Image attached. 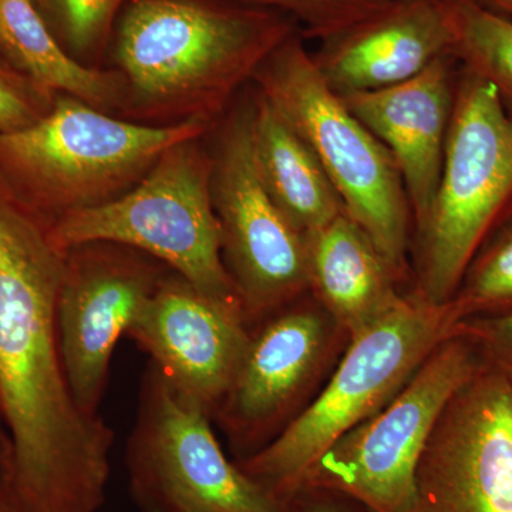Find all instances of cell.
I'll list each match as a JSON object with an SVG mask.
<instances>
[{
    "label": "cell",
    "mask_w": 512,
    "mask_h": 512,
    "mask_svg": "<svg viewBox=\"0 0 512 512\" xmlns=\"http://www.w3.org/2000/svg\"><path fill=\"white\" fill-rule=\"evenodd\" d=\"M66 252L0 181V424L23 512H97L113 433L67 383L57 298Z\"/></svg>",
    "instance_id": "6da1fadb"
},
{
    "label": "cell",
    "mask_w": 512,
    "mask_h": 512,
    "mask_svg": "<svg viewBox=\"0 0 512 512\" xmlns=\"http://www.w3.org/2000/svg\"><path fill=\"white\" fill-rule=\"evenodd\" d=\"M298 32L284 13L234 0H130L114 46L127 86L121 113L153 126L218 124L262 63Z\"/></svg>",
    "instance_id": "7a4b0ae2"
},
{
    "label": "cell",
    "mask_w": 512,
    "mask_h": 512,
    "mask_svg": "<svg viewBox=\"0 0 512 512\" xmlns=\"http://www.w3.org/2000/svg\"><path fill=\"white\" fill-rule=\"evenodd\" d=\"M212 127L197 119L168 126L137 123L57 94L43 119L0 133V181L52 227L74 211L120 197L165 150L202 138Z\"/></svg>",
    "instance_id": "3957f363"
},
{
    "label": "cell",
    "mask_w": 512,
    "mask_h": 512,
    "mask_svg": "<svg viewBox=\"0 0 512 512\" xmlns=\"http://www.w3.org/2000/svg\"><path fill=\"white\" fill-rule=\"evenodd\" d=\"M450 302L403 301L352 342L328 386L271 443L237 466L284 505L316 460L343 434L375 416L412 379L434 349L456 333Z\"/></svg>",
    "instance_id": "277c9868"
},
{
    "label": "cell",
    "mask_w": 512,
    "mask_h": 512,
    "mask_svg": "<svg viewBox=\"0 0 512 512\" xmlns=\"http://www.w3.org/2000/svg\"><path fill=\"white\" fill-rule=\"evenodd\" d=\"M512 217V113L495 87L460 66L436 194L416 228L417 288L451 301L468 265Z\"/></svg>",
    "instance_id": "5b68a950"
},
{
    "label": "cell",
    "mask_w": 512,
    "mask_h": 512,
    "mask_svg": "<svg viewBox=\"0 0 512 512\" xmlns=\"http://www.w3.org/2000/svg\"><path fill=\"white\" fill-rule=\"evenodd\" d=\"M301 32L255 73V90L311 147L345 211L404 274L412 210L396 161L323 80Z\"/></svg>",
    "instance_id": "8992f818"
},
{
    "label": "cell",
    "mask_w": 512,
    "mask_h": 512,
    "mask_svg": "<svg viewBox=\"0 0 512 512\" xmlns=\"http://www.w3.org/2000/svg\"><path fill=\"white\" fill-rule=\"evenodd\" d=\"M201 140L190 138L165 150L120 197L60 218L49 227L53 244L64 252L92 242L136 249L170 266L208 298L242 308L222 258L212 158Z\"/></svg>",
    "instance_id": "52a82bcc"
},
{
    "label": "cell",
    "mask_w": 512,
    "mask_h": 512,
    "mask_svg": "<svg viewBox=\"0 0 512 512\" xmlns=\"http://www.w3.org/2000/svg\"><path fill=\"white\" fill-rule=\"evenodd\" d=\"M484 363L473 340L451 335L380 412L343 434L316 460L301 488L346 495L372 512H406L417 464L437 421Z\"/></svg>",
    "instance_id": "ba28073f"
},
{
    "label": "cell",
    "mask_w": 512,
    "mask_h": 512,
    "mask_svg": "<svg viewBox=\"0 0 512 512\" xmlns=\"http://www.w3.org/2000/svg\"><path fill=\"white\" fill-rule=\"evenodd\" d=\"M211 153V194L222 258L247 313H265L308 289L305 237L266 191L252 148L251 96L222 117Z\"/></svg>",
    "instance_id": "9c48e42d"
},
{
    "label": "cell",
    "mask_w": 512,
    "mask_h": 512,
    "mask_svg": "<svg viewBox=\"0 0 512 512\" xmlns=\"http://www.w3.org/2000/svg\"><path fill=\"white\" fill-rule=\"evenodd\" d=\"M208 414L157 369L131 456L138 500L153 512H284L229 463Z\"/></svg>",
    "instance_id": "30bf717a"
},
{
    "label": "cell",
    "mask_w": 512,
    "mask_h": 512,
    "mask_svg": "<svg viewBox=\"0 0 512 512\" xmlns=\"http://www.w3.org/2000/svg\"><path fill=\"white\" fill-rule=\"evenodd\" d=\"M406 512H512V379L484 366L448 402Z\"/></svg>",
    "instance_id": "8fae6325"
},
{
    "label": "cell",
    "mask_w": 512,
    "mask_h": 512,
    "mask_svg": "<svg viewBox=\"0 0 512 512\" xmlns=\"http://www.w3.org/2000/svg\"><path fill=\"white\" fill-rule=\"evenodd\" d=\"M147 256L107 242L66 251L57 329L67 383L84 413L97 414L114 348L164 279Z\"/></svg>",
    "instance_id": "7c38bea8"
},
{
    "label": "cell",
    "mask_w": 512,
    "mask_h": 512,
    "mask_svg": "<svg viewBox=\"0 0 512 512\" xmlns=\"http://www.w3.org/2000/svg\"><path fill=\"white\" fill-rule=\"evenodd\" d=\"M239 306L208 298L180 275H165L128 333L158 370L208 413L224 402L251 336Z\"/></svg>",
    "instance_id": "4fadbf2b"
},
{
    "label": "cell",
    "mask_w": 512,
    "mask_h": 512,
    "mask_svg": "<svg viewBox=\"0 0 512 512\" xmlns=\"http://www.w3.org/2000/svg\"><path fill=\"white\" fill-rule=\"evenodd\" d=\"M460 64L439 57L407 82L340 96L392 153L419 227L439 185Z\"/></svg>",
    "instance_id": "5bb4252c"
},
{
    "label": "cell",
    "mask_w": 512,
    "mask_h": 512,
    "mask_svg": "<svg viewBox=\"0 0 512 512\" xmlns=\"http://www.w3.org/2000/svg\"><path fill=\"white\" fill-rule=\"evenodd\" d=\"M444 0H393L313 53L323 80L339 96L372 92L413 79L451 55Z\"/></svg>",
    "instance_id": "9a60e30c"
},
{
    "label": "cell",
    "mask_w": 512,
    "mask_h": 512,
    "mask_svg": "<svg viewBox=\"0 0 512 512\" xmlns=\"http://www.w3.org/2000/svg\"><path fill=\"white\" fill-rule=\"evenodd\" d=\"M305 242L308 288L350 338L403 301L399 272L348 212L305 235Z\"/></svg>",
    "instance_id": "2e32d148"
},
{
    "label": "cell",
    "mask_w": 512,
    "mask_h": 512,
    "mask_svg": "<svg viewBox=\"0 0 512 512\" xmlns=\"http://www.w3.org/2000/svg\"><path fill=\"white\" fill-rule=\"evenodd\" d=\"M325 339V323L308 309L278 316L251 338L224 399L232 423L251 429L284 412L318 365Z\"/></svg>",
    "instance_id": "e0dca14e"
},
{
    "label": "cell",
    "mask_w": 512,
    "mask_h": 512,
    "mask_svg": "<svg viewBox=\"0 0 512 512\" xmlns=\"http://www.w3.org/2000/svg\"><path fill=\"white\" fill-rule=\"evenodd\" d=\"M251 107L252 148L266 191L303 237L326 227L345 207L318 157L256 90Z\"/></svg>",
    "instance_id": "ac0fdd59"
},
{
    "label": "cell",
    "mask_w": 512,
    "mask_h": 512,
    "mask_svg": "<svg viewBox=\"0 0 512 512\" xmlns=\"http://www.w3.org/2000/svg\"><path fill=\"white\" fill-rule=\"evenodd\" d=\"M0 59L49 92L67 94L106 113L123 110V74L74 59L35 0H0Z\"/></svg>",
    "instance_id": "d6986e66"
},
{
    "label": "cell",
    "mask_w": 512,
    "mask_h": 512,
    "mask_svg": "<svg viewBox=\"0 0 512 512\" xmlns=\"http://www.w3.org/2000/svg\"><path fill=\"white\" fill-rule=\"evenodd\" d=\"M450 53L458 64L490 82L512 113V20L474 0H444Z\"/></svg>",
    "instance_id": "ffe728a7"
},
{
    "label": "cell",
    "mask_w": 512,
    "mask_h": 512,
    "mask_svg": "<svg viewBox=\"0 0 512 512\" xmlns=\"http://www.w3.org/2000/svg\"><path fill=\"white\" fill-rule=\"evenodd\" d=\"M448 302L460 322L512 315V217L477 252Z\"/></svg>",
    "instance_id": "44dd1931"
},
{
    "label": "cell",
    "mask_w": 512,
    "mask_h": 512,
    "mask_svg": "<svg viewBox=\"0 0 512 512\" xmlns=\"http://www.w3.org/2000/svg\"><path fill=\"white\" fill-rule=\"evenodd\" d=\"M126 0H46L43 16L64 49L86 64L101 52Z\"/></svg>",
    "instance_id": "7402d4cb"
},
{
    "label": "cell",
    "mask_w": 512,
    "mask_h": 512,
    "mask_svg": "<svg viewBox=\"0 0 512 512\" xmlns=\"http://www.w3.org/2000/svg\"><path fill=\"white\" fill-rule=\"evenodd\" d=\"M244 5L276 10L295 20L303 37L328 39L362 22L393 0H234Z\"/></svg>",
    "instance_id": "603a6c76"
},
{
    "label": "cell",
    "mask_w": 512,
    "mask_h": 512,
    "mask_svg": "<svg viewBox=\"0 0 512 512\" xmlns=\"http://www.w3.org/2000/svg\"><path fill=\"white\" fill-rule=\"evenodd\" d=\"M56 97L0 59V133L37 123L53 109Z\"/></svg>",
    "instance_id": "cb8c5ba5"
},
{
    "label": "cell",
    "mask_w": 512,
    "mask_h": 512,
    "mask_svg": "<svg viewBox=\"0 0 512 512\" xmlns=\"http://www.w3.org/2000/svg\"><path fill=\"white\" fill-rule=\"evenodd\" d=\"M456 332L473 340L485 362L512 379V315L463 320Z\"/></svg>",
    "instance_id": "d4e9b609"
},
{
    "label": "cell",
    "mask_w": 512,
    "mask_h": 512,
    "mask_svg": "<svg viewBox=\"0 0 512 512\" xmlns=\"http://www.w3.org/2000/svg\"><path fill=\"white\" fill-rule=\"evenodd\" d=\"M284 512H372L346 495L318 488H301L284 504Z\"/></svg>",
    "instance_id": "484cf974"
},
{
    "label": "cell",
    "mask_w": 512,
    "mask_h": 512,
    "mask_svg": "<svg viewBox=\"0 0 512 512\" xmlns=\"http://www.w3.org/2000/svg\"><path fill=\"white\" fill-rule=\"evenodd\" d=\"M0 494H13L12 454H10L8 436L2 424H0Z\"/></svg>",
    "instance_id": "4316f807"
},
{
    "label": "cell",
    "mask_w": 512,
    "mask_h": 512,
    "mask_svg": "<svg viewBox=\"0 0 512 512\" xmlns=\"http://www.w3.org/2000/svg\"><path fill=\"white\" fill-rule=\"evenodd\" d=\"M474 2L490 12L512 20V0H474Z\"/></svg>",
    "instance_id": "83f0119b"
},
{
    "label": "cell",
    "mask_w": 512,
    "mask_h": 512,
    "mask_svg": "<svg viewBox=\"0 0 512 512\" xmlns=\"http://www.w3.org/2000/svg\"><path fill=\"white\" fill-rule=\"evenodd\" d=\"M0 512H23L13 494H0Z\"/></svg>",
    "instance_id": "f1b7e54d"
},
{
    "label": "cell",
    "mask_w": 512,
    "mask_h": 512,
    "mask_svg": "<svg viewBox=\"0 0 512 512\" xmlns=\"http://www.w3.org/2000/svg\"><path fill=\"white\" fill-rule=\"evenodd\" d=\"M35 3L37 5V8L40 9V12L43 13V9H45L46 0H35Z\"/></svg>",
    "instance_id": "f546056e"
}]
</instances>
